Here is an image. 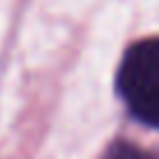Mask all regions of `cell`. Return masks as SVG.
I'll list each match as a JSON object with an SVG mask.
<instances>
[{"label": "cell", "instance_id": "obj_1", "mask_svg": "<svg viewBox=\"0 0 159 159\" xmlns=\"http://www.w3.org/2000/svg\"><path fill=\"white\" fill-rule=\"evenodd\" d=\"M117 91L140 124L159 129V38L126 49L117 70Z\"/></svg>", "mask_w": 159, "mask_h": 159}, {"label": "cell", "instance_id": "obj_2", "mask_svg": "<svg viewBox=\"0 0 159 159\" xmlns=\"http://www.w3.org/2000/svg\"><path fill=\"white\" fill-rule=\"evenodd\" d=\"M105 159H159V157L152 154V152L140 150L138 145L129 143V140H115V143L110 145Z\"/></svg>", "mask_w": 159, "mask_h": 159}]
</instances>
